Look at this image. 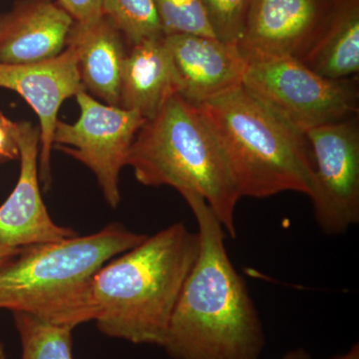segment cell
<instances>
[{"label":"cell","instance_id":"1","mask_svg":"<svg viewBox=\"0 0 359 359\" xmlns=\"http://www.w3.org/2000/svg\"><path fill=\"white\" fill-rule=\"evenodd\" d=\"M199 250L198 231L175 223L111 259L80 297L75 327L95 321L106 337L162 347Z\"/></svg>","mask_w":359,"mask_h":359},{"label":"cell","instance_id":"2","mask_svg":"<svg viewBox=\"0 0 359 359\" xmlns=\"http://www.w3.org/2000/svg\"><path fill=\"white\" fill-rule=\"evenodd\" d=\"M182 197L197 222L200 250L162 347L171 359H259L263 323L226 252L223 226L199 195Z\"/></svg>","mask_w":359,"mask_h":359},{"label":"cell","instance_id":"3","mask_svg":"<svg viewBox=\"0 0 359 359\" xmlns=\"http://www.w3.org/2000/svg\"><path fill=\"white\" fill-rule=\"evenodd\" d=\"M127 165L142 185L199 195L224 231L237 237L241 196L219 142L197 106L179 94L171 97L139 130Z\"/></svg>","mask_w":359,"mask_h":359},{"label":"cell","instance_id":"4","mask_svg":"<svg viewBox=\"0 0 359 359\" xmlns=\"http://www.w3.org/2000/svg\"><path fill=\"white\" fill-rule=\"evenodd\" d=\"M219 144L241 198L311 195L313 162L306 135L238 87L197 106Z\"/></svg>","mask_w":359,"mask_h":359},{"label":"cell","instance_id":"5","mask_svg":"<svg viewBox=\"0 0 359 359\" xmlns=\"http://www.w3.org/2000/svg\"><path fill=\"white\" fill-rule=\"evenodd\" d=\"M146 238L113 223L92 235L23 248L0 269V309L75 328V306L91 278Z\"/></svg>","mask_w":359,"mask_h":359},{"label":"cell","instance_id":"6","mask_svg":"<svg viewBox=\"0 0 359 359\" xmlns=\"http://www.w3.org/2000/svg\"><path fill=\"white\" fill-rule=\"evenodd\" d=\"M243 86L302 134L358 115V78L330 79L289 56L248 58Z\"/></svg>","mask_w":359,"mask_h":359},{"label":"cell","instance_id":"7","mask_svg":"<svg viewBox=\"0 0 359 359\" xmlns=\"http://www.w3.org/2000/svg\"><path fill=\"white\" fill-rule=\"evenodd\" d=\"M80 116L73 124L56 125L53 148L91 170L104 198L115 209L121 201L119 176L146 119L135 111L98 102L86 90L76 96Z\"/></svg>","mask_w":359,"mask_h":359},{"label":"cell","instance_id":"8","mask_svg":"<svg viewBox=\"0 0 359 359\" xmlns=\"http://www.w3.org/2000/svg\"><path fill=\"white\" fill-rule=\"evenodd\" d=\"M304 135L313 156L314 218L323 233L342 235L359 223L358 115Z\"/></svg>","mask_w":359,"mask_h":359},{"label":"cell","instance_id":"9","mask_svg":"<svg viewBox=\"0 0 359 359\" xmlns=\"http://www.w3.org/2000/svg\"><path fill=\"white\" fill-rule=\"evenodd\" d=\"M0 88L13 90L29 104L39 116L40 126L39 179L44 191L50 189L51 152L61 105L84 91L78 68L76 47L67 42L55 57L28 63H0Z\"/></svg>","mask_w":359,"mask_h":359},{"label":"cell","instance_id":"10","mask_svg":"<svg viewBox=\"0 0 359 359\" xmlns=\"http://www.w3.org/2000/svg\"><path fill=\"white\" fill-rule=\"evenodd\" d=\"M332 0H250L238 48L245 59L306 53L327 25Z\"/></svg>","mask_w":359,"mask_h":359},{"label":"cell","instance_id":"11","mask_svg":"<svg viewBox=\"0 0 359 359\" xmlns=\"http://www.w3.org/2000/svg\"><path fill=\"white\" fill-rule=\"evenodd\" d=\"M20 173L15 188L0 205V250L23 249L77 236L72 229L59 226L47 211L39 179V127L18 123Z\"/></svg>","mask_w":359,"mask_h":359},{"label":"cell","instance_id":"12","mask_svg":"<svg viewBox=\"0 0 359 359\" xmlns=\"http://www.w3.org/2000/svg\"><path fill=\"white\" fill-rule=\"evenodd\" d=\"M177 74L179 95L195 106L243 86L247 59L237 43L195 34L164 36Z\"/></svg>","mask_w":359,"mask_h":359},{"label":"cell","instance_id":"13","mask_svg":"<svg viewBox=\"0 0 359 359\" xmlns=\"http://www.w3.org/2000/svg\"><path fill=\"white\" fill-rule=\"evenodd\" d=\"M73 21L51 0H18L0 14V63L28 65L65 50Z\"/></svg>","mask_w":359,"mask_h":359},{"label":"cell","instance_id":"14","mask_svg":"<svg viewBox=\"0 0 359 359\" xmlns=\"http://www.w3.org/2000/svg\"><path fill=\"white\" fill-rule=\"evenodd\" d=\"M130 47L123 67L119 107L149 120L179 94L178 74L164 37Z\"/></svg>","mask_w":359,"mask_h":359},{"label":"cell","instance_id":"15","mask_svg":"<svg viewBox=\"0 0 359 359\" xmlns=\"http://www.w3.org/2000/svg\"><path fill=\"white\" fill-rule=\"evenodd\" d=\"M67 42L76 47L85 90L108 105L118 106L127 51L121 33L105 16L90 23H73Z\"/></svg>","mask_w":359,"mask_h":359},{"label":"cell","instance_id":"16","mask_svg":"<svg viewBox=\"0 0 359 359\" xmlns=\"http://www.w3.org/2000/svg\"><path fill=\"white\" fill-rule=\"evenodd\" d=\"M301 61L321 76L354 79L359 73V0H340Z\"/></svg>","mask_w":359,"mask_h":359},{"label":"cell","instance_id":"17","mask_svg":"<svg viewBox=\"0 0 359 359\" xmlns=\"http://www.w3.org/2000/svg\"><path fill=\"white\" fill-rule=\"evenodd\" d=\"M13 314L22 348L21 359H73L74 328L23 311Z\"/></svg>","mask_w":359,"mask_h":359},{"label":"cell","instance_id":"18","mask_svg":"<svg viewBox=\"0 0 359 359\" xmlns=\"http://www.w3.org/2000/svg\"><path fill=\"white\" fill-rule=\"evenodd\" d=\"M102 13L129 46L164 37L153 0H103Z\"/></svg>","mask_w":359,"mask_h":359},{"label":"cell","instance_id":"19","mask_svg":"<svg viewBox=\"0 0 359 359\" xmlns=\"http://www.w3.org/2000/svg\"><path fill=\"white\" fill-rule=\"evenodd\" d=\"M164 36L195 34L214 37L201 0H153Z\"/></svg>","mask_w":359,"mask_h":359},{"label":"cell","instance_id":"20","mask_svg":"<svg viewBox=\"0 0 359 359\" xmlns=\"http://www.w3.org/2000/svg\"><path fill=\"white\" fill-rule=\"evenodd\" d=\"M217 39L238 43L244 32L250 0H201Z\"/></svg>","mask_w":359,"mask_h":359},{"label":"cell","instance_id":"21","mask_svg":"<svg viewBox=\"0 0 359 359\" xmlns=\"http://www.w3.org/2000/svg\"><path fill=\"white\" fill-rule=\"evenodd\" d=\"M20 128L0 110V163L20 159Z\"/></svg>","mask_w":359,"mask_h":359},{"label":"cell","instance_id":"22","mask_svg":"<svg viewBox=\"0 0 359 359\" xmlns=\"http://www.w3.org/2000/svg\"><path fill=\"white\" fill-rule=\"evenodd\" d=\"M103 0H57L56 4L69 14L74 22L90 23L102 18Z\"/></svg>","mask_w":359,"mask_h":359},{"label":"cell","instance_id":"23","mask_svg":"<svg viewBox=\"0 0 359 359\" xmlns=\"http://www.w3.org/2000/svg\"><path fill=\"white\" fill-rule=\"evenodd\" d=\"M22 249H4L0 250V269L6 266L9 262L13 261L20 255Z\"/></svg>","mask_w":359,"mask_h":359},{"label":"cell","instance_id":"24","mask_svg":"<svg viewBox=\"0 0 359 359\" xmlns=\"http://www.w3.org/2000/svg\"><path fill=\"white\" fill-rule=\"evenodd\" d=\"M280 359H313V358H311V353L306 351V349L295 348L287 351Z\"/></svg>","mask_w":359,"mask_h":359},{"label":"cell","instance_id":"25","mask_svg":"<svg viewBox=\"0 0 359 359\" xmlns=\"http://www.w3.org/2000/svg\"><path fill=\"white\" fill-rule=\"evenodd\" d=\"M330 359H359V344H353L346 353L337 354Z\"/></svg>","mask_w":359,"mask_h":359},{"label":"cell","instance_id":"26","mask_svg":"<svg viewBox=\"0 0 359 359\" xmlns=\"http://www.w3.org/2000/svg\"><path fill=\"white\" fill-rule=\"evenodd\" d=\"M0 359H7L6 346L1 341H0Z\"/></svg>","mask_w":359,"mask_h":359},{"label":"cell","instance_id":"27","mask_svg":"<svg viewBox=\"0 0 359 359\" xmlns=\"http://www.w3.org/2000/svg\"><path fill=\"white\" fill-rule=\"evenodd\" d=\"M332 1L339 2V1H340V0H332Z\"/></svg>","mask_w":359,"mask_h":359},{"label":"cell","instance_id":"28","mask_svg":"<svg viewBox=\"0 0 359 359\" xmlns=\"http://www.w3.org/2000/svg\"><path fill=\"white\" fill-rule=\"evenodd\" d=\"M51 1H57V0H51Z\"/></svg>","mask_w":359,"mask_h":359}]
</instances>
